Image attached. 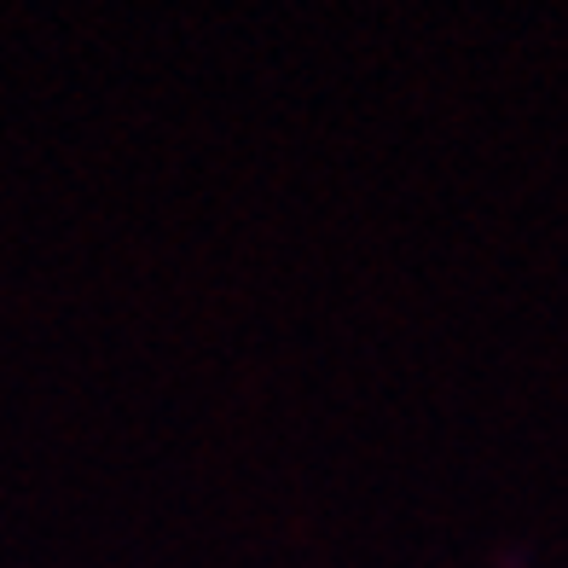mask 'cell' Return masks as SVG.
Segmentation results:
<instances>
[]
</instances>
